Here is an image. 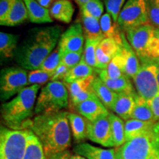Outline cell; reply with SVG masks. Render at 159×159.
Masks as SVG:
<instances>
[{"label":"cell","instance_id":"obj_1","mask_svg":"<svg viewBox=\"0 0 159 159\" xmlns=\"http://www.w3.org/2000/svg\"><path fill=\"white\" fill-rule=\"evenodd\" d=\"M68 112L59 111L39 114L32 119L29 130L43 145L46 158L68 150L71 146V131Z\"/></svg>","mask_w":159,"mask_h":159},{"label":"cell","instance_id":"obj_2","mask_svg":"<svg viewBox=\"0 0 159 159\" xmlns=\"http://www.w3.org/2000/svg\"><path fill=\"white\" fill-rule=\"evenodd\" d=\"M61 34L57 25L30 30L16 49V62L23 69L36 70L54 50Z\"/></svg>","mask_w":159,"mask_h":159},{"label":"cell","instance_id":"obj_3","mask_svg":"<svg viewBox=\"0 0 159 159\" xmlns=\"http://www.w3.org/2000/svg\"><path fill=\"white\" fill-rule=\"evenodd\" d=\"M40 88L39 85L27 86L14 98L2 105V121L5 126L13 130L29 128Z\"/></svg>","mask_w":159,"mask_h":159},{"label":"cell","instance_id":"obj_4","mask_svg":"<svg viewBox=\"0 0 159 159\" xmlns=\"http://www.w3.org/2000/svg\"><path fill=\"white\" fill-rule=\"evenodd\" d=\"M116 159H159V120L148 131L115 148Z\"/></svg>","mask_w":159,"mask_h":159},{"label":"cell","instance_id":"obj_5","mask_svg":"<svg viewBox=\"0 0 159 159\" xmlns=\"http://www.w3.org/2000/svg\"><path fill=\"white\" fill-rule=\"evenodd\" d=\"M156 29L148 23L125 31L128 43L143 63H150L159 57V41L156 36Z\"/></svg>","mask_w":159,"mask_h":159},{"label":"cell","instance_id":"obj_6","mask_svg":"<svg viewBox=\"0 0 159 159\" xmlns=\"http://www.w3.org/2000/svg\"><path fill=\"white\" fill-rule=\"evenodd\" d=\"M69 107V92L64 83L51 81L40 91L35 103L34 113L36 115L51 114Z\"/></svg>","mask_w":159,"mask_h":159},{"label":"cell","instance_id":"obj_7","mask_svg":"<svg viewBox=\"0 0 159 159\" xmlns=\"http://www.w3.org/2000/svg\"><path fill=\"white\" fill-rule=\"evenodd\" d=\"M30 130H13L1 125L0 159H23Z\"/></svg>","mask_w":159,"mask_h":159},{"label":"cell","instance_id":"obj_8","mask_svg":"<svg viewBox=\"0 0 159 159\" xmlns=\"http://www.w3.org/2000/svg\"><path fill=\"white\" fill-rule=\"evenodd\" d=\"M150 23L147 0H128L119 13L117 25L122 31Z\"/></svg>","mask_w":159,"mask_h":159},{"label":"cell","instance_id":"obj_9","mask_svg":"<svg viewBox=\"0 0 159 159\" xmlns=\"http://www.w3.org/2000/svg\"><path fill=\"white\" fill-rule=\"evenodd\" d=\"M158 69L151 63H144L133 78L137 94L150 101L159 94L158 82Z\"/></svg>","mask_w":159,"mask_h":159},{"label":"cell","instance_id":"obj_10","mask_svg":"<svg viewBox=\"0 0 159 159\" xmlns=\"http://www.w3.org/2000/svg\"><path fill=\"white\" fill-rule=\"evenodd\" d=\"M26 85H28V75L25 69L11 67L1 71L0 94L2 101L19 94Z\"/></svg>","mask_w":159,"mask_h":159},{"label":"cell","instance_id":"obj_11","mask_svg":"<svg viewBox=\"0 0 159 159\" xmlns=\"http://www.w3.org/2000/svg\"><path fill=\"white\" fill-rule=\"evenodd\" d=\"M87 138L103 147H114L108 116L100 117L94 122H87Z\"/></svg>","mask_w":159,"mask_h":159},{"label":"cell","instance_id":"obj_12","mask_svg":"<svg viewBox=\"0 0 159 159\" xmlns=\"http://www.w3.org/2000/svg\"><path fill=\"white\" fill-rule=\"evenodd\" d=\"M84 39L83 25L79 22L75 23L61 34L57 47L61 52H83Z\"/></svg>","mask_w":159,"mask_h":159},{"label":"cell","instance_id":"obj_13","mask_svg":"<svg viewBox=\"0 0 159 159\" xmlns=\"http://www.w3.org/2000/svg\"><path fill=\"white\" fill-rule=\"evenodd\" d=\"M122 47L111 38L102 39L96 49L97 71L106 69L111 60L120 52Z\"/></svg>","mask_w":159,"mask_h":159},{"label":"cell","instance_id":"obj_14","mask_svg":"<svg viewBox=\"0 0 159 159\" xmlns=\"http://www.w3.org/2000/svg\"><path fill=\"white\" fill-rule=\"evenodd\" d=\"M75 111L89 122H94L100 117L108 116L110 113L97 96L80 103L75 107Z\"/></svg>","mask_w":159,"mask_h":159},{"label":"cell","instance_id":"obj_15","mask_svg":"<svg viewBox=\"0 0 159 159\" xmlns=\"http://www.w3.org/2000/svg\"><path fill=\"white\" fill-rule=\"evenodd\" d=\"M73 151L75 155L87 159H116L115 149H103L89 143H79L75 145Z\"/></svg>","mask_w":159,"mask_h":159},{"label":"cell","instance_id":"obj_16","mask_svg":"<svg viewBox=\"0 0 159 159\" xmlns=\"http://www.w3.org/2000/svg\"><path fill=\"white\" fill-rule=\"evenodd\" d=\"M120 52L124 63L125 75L133 79L140 69V65L136 53L128 43L125 34H123V45Z\"/></svg>","mask_w":159,"mask_h":159},{"label":"cell","instance_id":"obj_17","mask_svg":"<svg viewBox=\"0 0 159 159\" xmlns=\"http://www.w3.org/2000/svg\"><path fill=\"white\" fill-rule=\"evenodd\" d=\"M136 93L117 94L111 111L125 120L131 119L133 111L136 105Z\"/></svg>","mask_w":159,"mask_h":159},{"label":"cell","instance_id":"obj_18","mask_svg":"<svg viewBox=\"0 0 159 159\" xmlns=\"http://www.w3.org/2000/svg\"><path fill=\"white\" fill-rule=\"evenodd\" d=\"M97 72L99 74V77L102 80L103 83L111 90L116 92V94H132V93H134V86L131 83L130 77L127 75H125L117 79H111L107 75L106 69L97 70Z\"/></svg>","mask_w":159,"mask_h":159},{"label":"cell","instance_id":"obj_19","mask_svg":"<svg viewBox=\"0 0 159 159\" xmlns=\"http://www.w3.org/2000/svg\"><path fill=\"white\" fill-rule=\"evenodd\" d=\"M49 13L53 19L69 24L72 20L75 7L70 0H56L49 8Z\"/></svg>","mask_w":159,"mask_h":159},{"label":"cell","instance_id":"obj_20","mask_svg":"<svg viewBox=\"0 0 159 159\" xmlns=\"http://www.w3.org/2000/svg\"><path fill=\"white\" fill-rule=\"evenodd\" d=\"M30 21L35 24L52 23L53 19L48 9L39 5L35 0H24Z\"/></svg>","mask_w":159,"mask_h":159},{"label":"cell","instance_id":"obj_21","mask_svg":"<svg viewBox=\"0 0 159 159\" xmlns=\"http://www.w3.org/2000/svg\"><path fill=\"white\" fill-rule=\"evenodd\" d=\"M29 19L27 9L24 0H15L8 16L0 24L3 26L13 27L21 25Z\"/></svg>","mask_w":159,"mask_h":159},{"label":"cell","instance_id":"obj_22","mask_svg":"<svg viewBox=\"0 0 159 159\" xmlns=\"http://www.w3.org/2000/svg\"><path fill=\"white\" fill-rule=\"evenodd\" d=\"M99 24L105 38L114 39L119 45H123V33H121L117 23L114 22L111 16L105 13L99 19Z\"/></svg>","mask_w":159,"mask_h":159},{"label":"cell","instance_id":"obj_23","mask_svg":"<svg viewBox=\"0 0 159 159\" xmlns=\"http://www.w3.org/2000/svg\"><path fill=\"white\" fill-rule=\"evenodd\" d=\"M80 19L84 32L85 39H104L99 24V20L86 13L81 12Z\"/></svg>","mask_w":159,"mask_h":159},{"label":"cell","instance_id":"obj_24","mask_svg":"<svg viewBox=\"0 0 159 159\" xmlns=\"http://www.w3.org/2000/svg\"><path fill=\"white\" fill-rule=\"evenodd\" d=\"M131 119L148 122H156L158 121L148 101L138 94L136 95V105L131 115Z\"/></svg>","mask_w":159,"mask_h":159},{"label":"cell","instance_id":"obj_25","mask_svg":"<svg viewBox=\"0 0 159 159\" xmlns=\"http://www.w3.org/2000/svg\"><path fill=\"white\" fill-rule=\"evenodd\" d=\"M92 89L99 100L108 109L111 110L117 94L107 86L99 77H95L92 83Z\"/></svg>","mask_w":159,"mask_h":159},{"label":"cell","instance_id":"obj_26","mask_svg":"<svg viewBox=\"0 0 159 159\" xmlns=\"http://www.w3.org/2000/svg\"><path fill=\"white\" fill-rule=\"evenodd\" d=\"M68 119L71 134L77 142L87 138V122L84 117L75 113L68 112Z\"/></svg>","mask_w":159,"mask_h":159},{"label":"cell","instance_id":"obj_27","mask_svg":"<svg viewBox=\"0 0 159 159\" xmlns=\"http://www.w3.org/2000/svg\"><path fill=\"white\" fill-rule=\"evenodd\" d=\"M113 143L115 148H119L126 142L125 135V122L123 119L114 113H109Z\"/></svg>","mask_w":159,"mask_h":159},{"label":"cell","instance_id":"obj_28","mask_svg":"<svg viewBox=\"0 0 159 159\" xmlns=\"http://www.w3.org/2000/svg\"><path fill=\"white\" fill-rule=\"evenodd\" d=\"M94 70L96 69L87 64L83 60H81L78 64L69 69L63 82L64 84H69L76 80L86 78L94 75Z\"/></svg>","mask_w":159,"mask_h":159},{"label":"cell","instance_id":"obj_29","mask_svg":"<svg viewBox=\"0 0 159 159\" xmlns=\"http://www.w3.org/2000/svg\"><path fill=\"white\" fill-rule=\"evenodd\" d=\"M154 122H143L137 119H130L125 122V135L126 142L136 138L148 131Z\"/></svg>","mask_w":159,"mask_h":159},{"label":"cell","instance_id":"obj_30","mask_svg":"<svg viewBox=\"0 0 159 159\" xmlns=\"http://www.w3.org/2000/svg\"><path fill=\"white\" fill-rule=\"evenodd\" d=\"M19 35L11 33H0V53L4 58H10L14 56L18 47Z\"/></svg>","mask_w":159,"mask_h":159},{"label":"cell","instance_id":"obj_31","mask_svg":"<svg viewBox=\"0 0 159 159\" xmlns=\"http://www.w3.org/2000/svg\"><path fill=\"white\" fill-rule=\"evenodd\" d=\"M23 159H46L43 145L32 131L29 134Z\"/></svg>","mask_w":159,"mask_h":159},{"label":"cell","instance_id":"obj_32","mask_svg":"<svg viewBox=\"0 0 159 159\" xmlns=\"http://www.w3.org/2000/svg\"><path fill=\"white\" fill-rule=\"evenodd\" d=\"M95 77H96L94 75L86 77V78L81 79L73 83H69V84H65L69 92V99L76 97L77 95L83 92V91H88L89 89H92V83L94 82Z\"/></svg>","mask_w":159,"mask_h":159},{"label":"cell","instance_id":"obj_33","mask_svg":"<svg viewBox=\"0 0 159 159\" xmlns=\"http://www.w3.org/2000/svg\"><path fill=\"white\" fill-rule=\"evenodd\" d=\"M102 39H85V45L82 57V60L87 64L97 69V64L96 60V49L97 46Z\"/></svg>","mask_w":159,"mask_h":159},{"label":"cell","instance_id":"obj_34","mask_svg":"<svg viewBox=\"0 0 159 159\" xmlns=\"http://www.w3.org/2000/svg\"><path fill=\"white\" fill-rule=\"evenodd\" d=\"M106 72L108 76L111 79H117L125 75L124 63L120 52L109 63L106 69Z\"/></svg>","mask_w":159,"mask_h":159},{"label":"cell","instance_id":"obj_35","mask_svg":"<svg viewBox=\"0 0 159 159\" xmlns=\"http://www.w3.org/2000/svg\"><path fill=\"white\" fill-rule=\"evenodd\" d=\"M61 53L58 47L53 50L52 52L46 58L43 62L41 63L39 68L40 70L48 71V72H54L58 66L61 63Z\"/></svg>","mask_w":159,"mask_h":159},{"label":"cell","instance_id":"obj_36","mask_svg":"<svg viewBox=\"0 0 159 159\" xmlns=\"http://www.w3.org/2000/svg\"><path fill=\"white\" fill-rule=\"evenodd\" d=\"M54 72H48L36 69L30 71L28 74V85H44L47 81L52 80Z\"/></svg>","mask_w":159,"mask_h":159},{"label":"cell","instance_id":"obj_37","mask_svg":"<svg viewBox=\"0 0 159 159\" xmlns=\"http://www.w3.org/2000/svg\"><path fill=\"white\" fill-rule=\"evenodd\" d=\"M103 11L104 7L101 0H90L89 2L80 7V12L88 13L97 19H100Z\"/></svg>","mask_w":159,"mask_h":159},{"label":"cell","instance_id":"obj_38","mask_svg":"<svg viewBox=\"0 0 159 159\" xmlns=\"http://www.w3.org/2000/svg\"><path fill=\"white\" fill-rule=\"evenodd\" d=\"M147 10L150 23L159 28V0H147Z\"/></svg>","mask_w":159,"mask_h":159},{"label":"cell","instance_id":"obj_39","mask_svg":"<svg viewBox=\"0 0 159 159\" xmlns=\"http://www.w3.org/2000/svg\"><path fill=\"white\" fill-rule=\"evenodd\" d=\"M126 0H105L107 13L111 16L114 22L117 23L119 13L122 11Z\"/></svg>","mask_w":159,"mask_h":159},{"label":"cell","instance_id":"obj_40","mask_svg":"<svg viewBox=\"0 0 159 159\" xmlns=\"http://www.w3.org/2000/svg\"><path fill=\"white\" fill-rule=\"evenodd\" d=\"M61 53V63L64 64L69 69L73 68L75 66L78 64L82 60L83 54V52H65Z\"/></svg>","mask_w":159,"mask_h":159},{"label":"cell","instance_id":"obj_41","mask_svg":"<svg viewBox=\"0 0 159 159\" xmlns=\"http://www.w3.org/2000/svg\"><path fill=\"white\" fill-rule=\"evenodd\" d=\"M14 2L15 0H0V22L8 16Z\"/></svg>","mask_w":159,"mask_h":159},{"label":"cell","instance_id":"obj_42","mask_svg":"<svg viewBox=\"0 0 159 159\" xmlns=\"http://www.w3.org/2000/svg\"><path fill=\"white\" fill-rule=\"evenodd\" d=\"M69 69L68 67L66 66L63 63H60V65L58 66V67L55 69V71H54V74H53V77L52 78L51 80L52 81H61V80H63L65 78L66 75L68 71H69Z\"/></svg>","mask_w":159,"mask_h":159},{"label":"cell","instance_id":"obj_43","mask_svg":"<svg viewBox=\"0 0 159 159\" xmlns=\"http://www.w3.org/2000/svg\"><path fill=\"white\" fill-rule=\"evenodd\" d=\"M71 156V154L70 151L66 150L65 151H63V152H60L52 155V156H49V158L46 159H70Z\"/></svg>","mask_w":159,"mask_h":159},{"label":"cell","instance_id":"obj_44","mask_svg":"<svg viewBox=\"0 0 159 159\" xmlns=\"http://www.w3.org/2000/svg\"><path fill=\"white\" fill-rule=\"evenodd\" d=\"M39 5H41L42 7L45 8L49 9L52 7L53 3L55 2V0H35Z\"/></svg>","mask_w":159,"mask_h":159},{"label":"cell","instance_id":"obj_45","mask_svg":"<svg viewBox=\"0 0 159 159\" xmlns=\"http://www.w3.org/2000/svg\"><path fill=\"white\" fill-rule=\"evenodd\" d=\"M89 1L90 0H75V2L80 7H82L83 5H85L87 2H89Z\"/></svg>","mask_w":159,"mask_h":159},{"label":"cell","instance_id":"obj_46","mask_svg":"<svg viewBox=\"0 0 159 159\" xmlns=\"http://www.w3.org/2000/svg\"><path fill=\"white\" fill-rule=\"evenodd\" d=\"M150 63H152V64H154L155 66H156L157 68H158V71H159V57H158V58L153 60V61H151V62H150Z\"/></svg>","mask_w":159,"mask_h":159},{"label":"cell","instance_id":"obj_47","mask_svg":"<svg viewBox=\"0 0 159 159\" xmlns=\"http://www.w3.org/2000/svg\"><path fill=\"white\" fill-rule=\"evenodd\" d=\"M70 159H87L84 158V157L78 156V155H75V156H71Z\"/></svg>","mask_w":159,"mask_h":159},{"label":"cell","instance_id":"obj_48","mask_svg":"<svg viewBox=\"0 0 159 159\" xmlns=\"http://www.w3.org/2000/svg\"><path fill=\"white\" fill-rule=\"evenodd\" d=\"M156 36L159 41V28L156 29Z\"/></svg>","mask_w":159,"mask_h":159},{"label":"cell","instance_id":"obj_49","mask_svg":"<svg viewBox=\"0 0 159 159\" xmlns=\"http://www.w3.org/2000/svg\"><path fill=\"white\" fill-rule=\"evenodd\" d=\"M158 85H159V71L158 72Z\"/></svg>","mask_w":159,"mask_h":159}]
</instances>
